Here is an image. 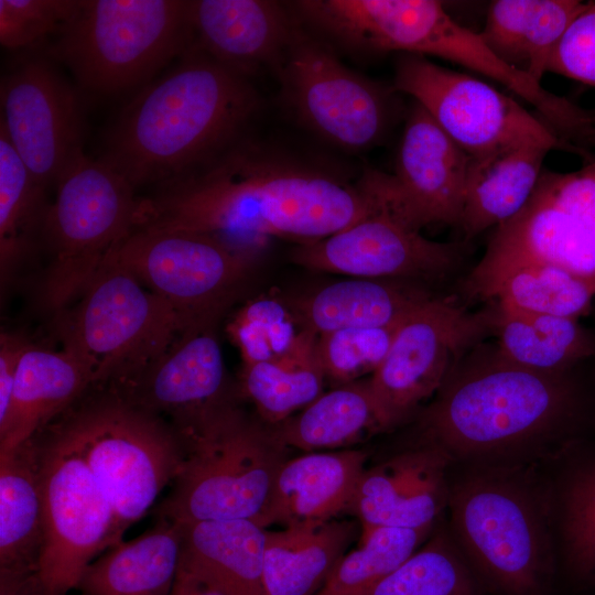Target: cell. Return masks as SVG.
I'll use <instances>...</instances> for the list:
<instances>
[{"label":"cell","instance_id":"34","mask_svg":"<svg viewBox=\"0 0 595 595\" xmlns=\"http://www.w3.org/2000/svg\"><path fill=\"white\" fill-rule=\"evenodd\" d=\"M595 296V281L550 264H527L505 274L489 301L507 310L580 320Z\"/></svg>","mask_w":595,"mask_h":595},{"label":"cell","instance_id":"27","mask_svg":"<svg viewBox=\"0 0 595 595\" xmlns=\"http://www.w3.org/2000/svg\"><path fill=\"white\" fill-rule=\"evenodd\" d=\"M44 545L41 458L33 435L0 452V570L39 571Z\"/></svg>","mask_w":595,"mask_h":595},{"label":"cell","instance_id":"13","mask_svg":"<svg viewBox=\"0 0 595 595\" xmlns=\"http://www.w3.org/2000/svg\"><path fill=\"white\" fill-rule=\"evenodd\" d=\"M105 260L131 272L198 325L216 321L250 278L257 259L201 232L138 227Z\"/></svg>","mask_w":595,"mask_h":595},{"label":"cell","instance_id":"42","mask_svg":"<svg viewBox=\"0 0 595 595\" xmlns=\"http://www.w3.org/2000/svg\"><path fill=\"white\" fill-rule=\"evenodd\" d=\"M538 183L595 240V158L576 171H543Z\"/></svg>","mask_w":595,"mask_h":595},{"label":"cell","instance_id":"12","mask_svg":"<svg viewBox=\"0 0 595 595\" xmlns=\"http://www.w3.org/2000/svg\"><path fill=\"white\" fill-rule=\"evenodd\" d=\"M476 311L455 296L434 295L400 325L369 387L386 429L437 392L475 346L494 335L495 301Z\"/></svg>","mask_w":595,"mask_h":595},{"label":"cell","instance_id":"26","mask_svg":"<svg viewBox=\"0 0 595 595\" xmlns=\"http://www.w3.org/2000/svg\"><path fill=\"white\" fill-rule=\"evenodd\" d=\"M264 538L249 520L185 523L180 564L221 595H268Z\"/></svg>","mask_w":595,"mask_h":595},{"label":"cell","instance_id":"30","mask_svg":"<svg viewBox=\"0 0 595 595\" xmlns=\"http://www.w3.org/2000/svg\"><path fill=\"white\" fill-rule=\"evenodd\" d=\"M272 426L286 447L305 453L348 448L387 430L368 379L336 386Z\"/></svg>","mask_w":595,"mask_h":595},{"label":"cell","instance_id":"21","mask_svg":"<svg viewBox=\"0 0 595 595\" xmlns=\"http://www.w3.org/2000/svg\"><path fill=\"white\" fill-rule=\"evenodd\" d=\"M368 453L344 448L310 452L280 468L268 502L256 522L268 529L323 523L349 510Z\"/></svg>","mask_w":595,"mask_h":595},{"label":"cell","instance_id":"14","mask_svg":"<svg viewBox=\"0 0 595 595\" xmlns=\"http://www.w3.org/2000/svg\"><path fill=\"white\" fill-rule=\"evenodd\" d=\"M392 89L412 97L468 156L538 141L582 158L576 148L511 97L425 56L402 54L396 64Z\"/></svg>","mask_w":595,"mask_h":595},{"label":"cell","instance_id":"11","mask_svg":"<svg viewBox=\"0 0 595 595\" xmlns=\"http://www.w3.org/2000/svg\"><path fill=\"white\" fill-rule=\"evenodd\" d=\"M41 458L45 545L39 573L52 595L75 589L110 548L113 512L76 442L55 419L34 434Z\"/></svg>","mask_w":595,"mask_h":595},{"label":"cell","instance_id":"28","mask_svg":"<svg viewBox=\"0 0 595 595\" xmlns=\"http://www.w3.org/2000/svg\"><path fill=\"white\" fill-rule=\"evenodd\" d=\"M580 0H496L480 33L507 65L541 83L551 55L574 18Z\"/></svg>","mask_w":595,"mask_h":595},{"label":"cell","instance_id":"1","mask_svg":"<svg viewBox=\"0 0 595 595\" xmlns=\"http://www.w3.org/2000/svg\"><path fill=\"white\" fill-rule=\"evenodd\" d=\"M140 201L138 227L182 229L256 256L269 238H326L374 212L365 173L356 183L245 136L191 173Z\"/></svg>","mask_w":595,"mask_h":595},{"label":"cell","instance_id":"45","mask_svg":"<svg viewBox=\"0 0 595 595\" xmlns=\"http://www.w3.org/2000/svg\"><path fill=\"white\" fill-rule=\"evenodd\" d=\"M201 581L180 564L171 595H198Z\"/></svg>","mask_w":595,"mask_h":595},{"label":"cell","instance_id":"29","mask_svg":"<svg viewBox=\"0 0 595 595\" xmlns=\"http://www.w3.org/2000/svg\"><path fill=\"white\" fill-rule=\"evenodd\" d=\"M357 522L332 519L266 529L263 575L268 595H315L357 533Z\"/></svg>","mask_w":595,"mask_h":595},{"label":"cell","instance_id":"16","mask_svg":"<svg viewBox=\"0 0 595 595\" xmlns=\"http://www.w3.org/2000/svg\"><path fill=\"white\" fill-rule=\"evenodd\" d=\"M379 197L380 205L356 223L296 246L292 260L306 269L353 278L420 282L441 280L457 270L463 260L459 245L428 239Z\"/></svg>","mask_w":595,"mask_h":595},{"label":"cell","instance_id":"10","mask_svg":"<svg viewBox=\"0 0 595 595\" xmlns=\"http://www.w3.org/2000/svg\"><path fill=\"white\" fill-rule=\"evenodd\" d=\"M452 521L483 575L505 595H541L549 542L529 489L502 474L469 477L453 491Z\"/></svg>","mask_w":595,"mask_h":595},{"label":"cell","instance_id":"4","mask_svg":"<svg viewBox=\"0 0 595 595\" xmlns=\"http://www.w3.org/2000/svg\"><path fill=\"white\" fill-rule=\"evenodd\" d=\"M57 419L111 506V548L172 484L185 459L186 443L171 423L113 385L91 388Z\"/></svg>","mask_w":595,"mask_h":595},{"label":"cell","instance_id":"9","mask_svg":"<svg viewBox=\"0 0 595 595\" xmlns=\"http://www.w3.org/2000/svg\"><path fill=\"white\" fill-rule=\"evenodd\" d=\"M273 69L299 121L338 149L367 150L392 123L396 91L344 65L329 43L298 18Z\"/></svg>","mask_w":595,"mask_h":595},{"label":"cell","instance_id":"40","mask_svg":"<svg viewBox=\"0 0 595 595\" xmlns=\"http://www.w3.org/2000/svg\"><path fill=\"white\" fill-rule=\"evenodd\" d=\"M82 4L83 0H0V43L17 50L60 34Z\"/></svg>","mask_w":595,"mask_h":595},{"label":"cell","instance_id":"39","mask_svg":"<svg viewBox=\"0 0 595 595\" xmlns=\"http://www.w3.org/2000/svg\"><path fill=\"white\" fill-rule=\"evenodd\" d=\"M563 539L574 575L595 583V461L581 465L569 478L563 497Z\"/></svg>","mask_w":595,"mask_h":595},{"label":"cell","instance_id":"44","mask_svg":"<svg viewBox=\"0 0 595 595\" xmlns=\"http://www.w3.org/2000/svg\"><path fill=\"white\" fill-rule=\"evenodd\" d=\"M0 595H52L39 571L0 570Z\"/></svg>","mask_w":595,"mask_h":595},{"label":"cell","instance_id":"31","mask_svg":"<svg viewBox=\"0 0 595 595\" xmlns=\"http://www.w3.org/2000/svg\"><path fill=\"white\" fill-rule=\"evenodd\" d=\"M494 336L505 359L537 371H566L595 358V332L574 318L507 310L497 304Z\"/></svg>","mask_w":595,"mask_h":595},{"label":"cell","instance_id":"33","mask_svg":"<svg viewBox=\"0 0 595 595\" xmlns=\"http://www.w3.org/2000/svg\"><path fill=\"white\" fill-rule=\"evenodd\" d=\"M325 379L315 348L280 360L242 365L240 393L253 403L262 421L277 425L317 399Z\"/></svg>","mask_w":595,"mask_h":595},{"label":"cell","instance_id":"2","mask_svg":"<svg viewBox=\"0 0 595 595\" xmlns=\"http://www.w3.org/2000/svg\"><path fill=\"white\" fill-rule=\"evenodd\" d=\"M260 109L248 77L193 45L125 108L100 159L136 190L158 187L244 138Z\"/></svg>","mask_w":595,"mask_h":595},{"label":"cell","instance_id":"20","mask_svg":"<svg viewBox=\"0 0 595 595\" xmlns=\"http://www.w3.org/2000/svg\"><path fill=\"white\" fill-rule=\"evenodd\" d=\"M194 45L217 63L249 78L274 67L296 18L269 0H191Z\"/></svg>","mask_w":595,"mask_h":595},{"label":"cell","instance_id":"46","mask_svg":"<svg viewBox=\"0 0 595 595\" xmlns=\"http://www.w3.org/2000/svg\"><path fill=\"white\" fill-rule=\"evenodd\" d=\"M197 577V576H196ZM198 578V577H197ZM199 580V578H198ZM201 581V580H199ZM198 595H221L218 591L201 581V589Z\"/></svg>","mask_w":595,"mask_h":595},{"label":"cell","instance_id":"43","mask_svg":"<svg viewBox=\"0 0 595 595\" xmlns=\"http://www.w3.org/2000/svg\"><path fill=\"white\" fill-rule=\"evenodd\" d=\"M30 344L17 335L0 336V429L8 421L21 357Z\"/></svg>","mask_w":595,"mask_h":595},{"label":"cell","instance_id":"8","mask_svg":"<svg viewBox=\"0 0 595 595\" xmlns=\"http://www.w3.org/2000/svg\"><path fill=\"white\" fill-rule=\"evenodd\" d=\"M42 227L52 261L42 286L56 313L79 298L112 248L138 225L137 190L100 158L79 153L62 172Z\"/></svg>","mask_w":595,"mask_h":595},{"label":"cell","instance_id":"35","mask_svg":"<svg viewBox=\"0 0 595 595\" xmlns=\"http://www.w3.org/2000/svg\"><path fill=\"white\" fill-rule=\"evenodd\" d=\"M429 530L378 528L334 566L315 595H368L379 582L407 561Z\"/></svg>","mask_w":595,"mask_h":595},{"label":"cell","instance_id":"17","mask_svg":"<svg viewBox=\"0 0 595 595\" xmlns=\"http://www.w3.org/2000/svg\"><path fill=\"white\" fill-rule=\"evenodd\" d=\"M467 162L468 155L413 102L393 173H371L386 204L410 227L419 231L437 223L459 227Z\"/></svg>","mask_w":595,"mask_h":595},{"label":"cell","instance_id":"19","mask_svg":"<svg viewBox=\"0 0 595 595\" xmlns=\"http://www.w3.org/2000/svg\"><path fill=\"white\" fill-rule=\"evenodd\" d=\"M447 454L429 444L361 474L348 511L366 534L378 528L430 530L443 508Z\"/></svg>","mask_w":595,"mask_h":595},{"label":"cell","instance_id":"18","mask_svg":"<svg viewBox=\"0 0 595 595\" xmlns=\"http://www.w3.org/2000/svg\"><path fill=\"white\" fill-rule=\"evenodd\" d=\"M214 323L184 331L138 378L117 386L133 402L165 419L181 435L236 400Z\"/></svg>","mask_w":595,"mask_h":595},{"label":"cell","instance_id":"41","mask_svg":"<svg viewBox=\"0 0 595 595\" xmlns=\"http://www.w3.org/2000/svg\"><path fill=\"white\" fill-rule=\"evenodd\" d=\"M548 72L595 88V1L574 18L554 48Z\"/></svg>","mask_w":595,"mask_h":595},{"label":"cell","instance_id":"38","mask_svg":"<svg viewBox=\"0 0 595 595\" xmlns=\"http://www.w3.org/2000/svg\"><path fill=\"white\" fill-rule=\"evenodd\" d=\"M402 323L318 335L316 354L325 378L339 386L372 375L386 358Z\"/></svg>","mask_w":595,"mask_h":595},{"label":"cell","instance_id":"32","mask_svg":"<svg viewBox=\"0 0 595 595\" xmlns=\"http://www.w3.org/2000/svg\"><path fill=\"white\" fill-rule=\"evenodd\" d=\"M226 331L244 366L313 350L318 337L304 323L293 301L274 292L246 302L229 320Z\"/></svg>","mask_w":595,"mask_h":595},{"label":"cell","instance_id":"15","mask_svg":"<svg viewBox=\"0 0 595 595\" xmlns=\"http://www.w3.org/2000/svg\"><path fill=\"white\" fill-rule=\"evenodd\" d=\"M53 62L47 55L29 57L0 85V127L45 190L83 152L79 101Z\"/></svg>","mask_w":595,"mask_h":595},{"label":"cell","instance_id":"3","mask_svg":"<svg viewBox=\"0 0 595 595\" xmlns=\"http://www.w3.org/2000/svg\"><path fill=\"white\" fill-rule=\"evenodd\" d=\"M589 361L561 372L537 371L508 361L495 344H478L424 411L422 426L429 444L447 456H477L571 431L583 407L578 374Z\"/></svg>","mask_w":595,"mask_h":595},{"label":"cell","instance_id":"36","mask_svg":"<svg viewBox=\"0 0 595 595\" xmlns=\"http://www.w3.org/2000/svg\"><path fill=\"white\" fill-rule=\"evenodd\" d=\"M40 186L0 127V260L4 271L22 255L46 210Z\"/></svg>","mask_w":595,"mask_h":595},{"label":"cell","instance_id":"24","mask_svg":"<svg viewBox=\"0 0 595 595\" xmlns=\"http://www.w3.org/2000/svg\"><path fill=\"white\" fill-rule=\"evenodd\" d=\"M434 295L420 281L353 278L292 301L304 323L321 335L399 324Z\"/></svg>","mask_w":595,"mask_h":595},{"label":"cell","instance_id":"25","mask_svg":"<svg viewBox=\"0 0 595 595\" xmlns=\"http://www.w3.org/2000/svg\"><path fill=\"white\" fill-rule=\"evenodd\" d=\"M185 523L156 517L141 536L107 549L82 574L80 595H171Z\"/></svg>","mask_w":595,"mask_h":595},{"label":"cell","instance_id":"37","mask_svg":"<svg viewBox=\"0 0 595 595\" xmlns=\"http://www.w3.org/2000/svg\"><path fill=\"white\" fill-rule=\"evenodd\" d=\"M368 595H479L462 556L439 533L387 575Z\"/></svg>","mask_w":595,"mask_h":595},{"label":"cell","instance_id":"6","mask_svg":"<svg viewBox=\"0 0 595 595\" xmlns=\"http://www.w3.org/2000/svg\"><path fill=\"white\" fill-rule=\"evenodd\" d=\"M191 0H83L46 51L88 91L112 95L149 82L194 45Z\"/></svg>","mask_w":595,"mask_h":595},{"label":"cell","instance_id":"7","mask_svg":"<svg viewBox=\"0 0 595 595\" xmlns=\"http://www.w3.org/2000/svg\"><path fill=\"white\" fill-rule=\"evenodd\" d=\"M57 314L62 348L88 370L95 387L133 381L184 331L196 326L108 260L76 304Z\"/></svg>","mask_w":595,"mask_h":595},{"label":"cell","instance_id":"23","mask_svg":"<svg viewBox=\"0 0 595 595\" xmlns=\"http://www.w3.org/2000/svg\"><path fill=\"white\" fill-rule=\"evenodd\" d=\"M88 370L67 350L28 346L23 353L0 452H7L62 415L91 388Z\"/></svg>","mask_w":595,"mask_h":595},{"label":"cell","instance_id":"22","mask_svg":"<svg viewBox=\"0 0 595 595\" xmlns=\"http://www.w3.org/2000/svg\"><path fill=\"white\" fill-rule=\"evenodd\" d=\"M553 148L523 141L468 156L459 227L466 239L515 217L528 203Z\"/></svg>","mask_w":595,"mask_h":595},{"label":"cell","instance_id":"5","mask_svg":"<svg viewBox=\"0 0 595 595\" xmlns=\"http://www.w3.org/2000/svg\"><path fill=\"white\" fill-rule=\"evenodd\" d=\"M186 456L159 518L193 523L261 516L290 448L273 426L231 401L183 435Z\"/></svg>","mask_w":595,"mask_h":595}]
</instances>
